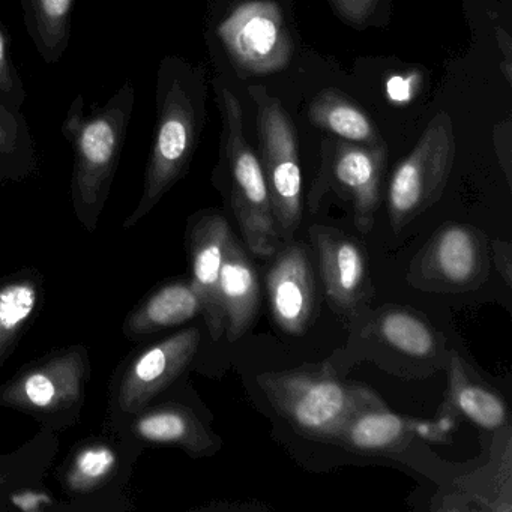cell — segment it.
I'll list each match as a JSON object with an SVG mask.
<instances>
[{
    "instance_id": "6da1fadb",
    "label": "cell",
    "mask_w": 512,
    "mask_h": 512,
    "mask_svg": "<svg viewBox=\"0 0 512 512\" xmlns=\"http://www.w3.org/2000/svg\"><path fill=\"white\" fill-rule=\"evenodd\" d=\"M205 98L202 70L176 56L160 62L155 85L157 121L143 193L125 229L148 215L190 169L205 122Z\"/></svg>"
},
{
    "instance_id": "7a4b0ae2",
    "label": "cell",
    "mask_w": 512,
    "mask_h": 512,
    "mask_svg": "<svg viewBox=\"0 0 512 512\" xmlns=\"http://www.w3.org/2000/svg\"><path fill=\"white\" fill-rule=\"evenodd\" d=\"M134 106L136 88L127 80L104 106L88 109L85 98L79 94L68 107L62 136L70 142L74 152L71 196L74 211L88 230L97 227L109 197Z\"/></svg>"
},
{
    "instance_id": "3957f363",
    "label": "cell",
    "mask_w": 512,
    "mask_h": 512,
    "mask_svg": "<svg viewBox=\"0 0 512 512\" xmlns=\"http://www.w3.org/2000/svg\"><path fill=\"white\" fill-rule=\"evenodd\" d=\"M257 385L299 434L322 442H334L355 413L383 403L367 386L344 382L328 364L266 371Z\"/></svg>"
},
{
    "instance_id": "277c9868",
    "label": "cell",
    "mask_w": 512,
    "mask_h": 512,
    "mask_svg": "<svg viewBox=\"0 0 512 512\" xmlns=\"http://www.w3.org/2000/svg\"><path fill=\"white\" fill-rule=\"evenodd\" d=\"M223 142L230 175V203L248 250L257 257L274 256L280 244L271 196L259 157L245 139L244 116L238 98L221 82H215Z\"/></svg>"
},
{
    "instance_id": "5b68a950",
    "label": "cell",
    "mask_w": 512,
    "mask_h": 512,
    "mask_svg": "<svg viewBox=\"0 0 512 512\" xmlns=\"http://www.w3.org/2000/svg\"><path fill=\"white\" fill-rule=\"evenodd\" d=\"M455 161V133L448 113L431 119L409 155L395 167L388 185V218L400 235L443 196Z\"/></svg>"
},
{
    "instance_id": "8992f818",
    "label": "cell",
    "mask_w": 512,
    "mask_h": 512,
    "mask_svg": "<svg viewBox=\"0 0 512 512\" xmlns=\"http://www.w3.org/2000/svg\"><path fill=\"white\" fill-rule=\"evenodd\" d=\"M257 107L260 164L271 196L280 239L292 241L302 221V172L298 131L277 98L262 86H251Z\"/></svg>"
},
{
    "instance_id": "52a82bcc",
    "label": "cell",
    "mask_w": 512,
    "mask_h": 512,
    "mask_svg": "<svg viewBox=\"0 0 512 512\" xmlns=\"http://www.w3.org/2000/svg\"><path fill=\"white\" fill-rule=\"evenodd\" d=\"M490 262L488 239L481 230L445 223L413 257L406 280L424 292H472L487 280Z\"/></svg>"
},
{
    "instance_id": "ba28073f",
    "label": "cell",
    "mask_w": 512,
    "mask_h": 512,
    "mask_svg": "<svg viewBox=\"0 0 512 512\" xmlns=\"http://www.w3.org/2000/svg\"><path fill=\"white\" fill-rule=\"evenodd\" d=\"M386 157L385 142L359 145L341 139L325 140L319 176L308 196L311 212L317 211L328 191H334L352 205L356 229L368 235L373 230L380 205Z\"/></svg>"
},
{
    "instance_id": "9c48e42d",
    "label": "cell",
    "mask_w": 512,
    "mask_h": 512,
    "mask_svg": "<svg viewBox=\"0 0 512 512\" xmlns=\"http://www.w3.org/2000/svg\"><path fill=\"white\" fill-rule=\"evenodd\" d=\"M226 55L239 73L268 76L289 65L293 41L280 8L269 0L238 5L217 29Z\"/></svg>"
},
{
    "instance_id": "30bf717a",
    "label": "cell",
    "mask_w": 512,
    "mask_h": 512,
    "mask_svg": "<svg viewBox=\"0 0 512 512\" xmlns=\"http://www.w3.org/2000/svg\"><path fill=\"white\" fill-rule=\"evenodd\" d=\"M355 319L362 320L353 331L350 340L368 341L370 353L380 350L386 359V367L391 356H395L392 371L400 374V368L425 370L440 367V359L448 358L442 335L433 328L427 317L410 307L383 305L379 310L367 313L362 311Z\"/></svg>"
},
{
    "instance_id": "8fae6325",
    "label": "cell",
    "mask_w": 512,
    "mask_h": 512,
    "mask_svg": "<svg viewBox=\"0 0 512 512\" xmlns=\"http://www.w3.org/2000/svg\"><path fill=\"white\" fill-rule=\"evenodd\" d=\"M319 259L326 301L341 319L353 320L373 298L367 251L352 236L314 224L308 230Z\"/></svg>"
},
{
    "instance_id": "7c38bea8",
    "label": "cell",
    "mask_w": 512,
    "mask_h": 512,
    "mask_svg": "<svg viewBox=\"0 0 512 512\" xmlns=\"http://www.w3.org/2000/svg\"><path fill=\"white\" fill-rule=\"evenodd\" d=\"M88 358L82 347L55 353L29 365L0 389V403L32 413H56L80 403Z\"/></svg>"
},
{
    "instance_id": "4fadbf2b",
    "label": "cell",
    "mask_w": 512,
    "mask_h": 512,
    "mask_svg": "<svg viewBox=\"0 0 512 512\" xmlns=\"http://www.w3.org/2000/svg\"><path fill=\"white\" fill-rule=\"evenodd\" d=\"M457 419L436 415L434 419H419L391 412L385 403L367 407L355 413L335 437V445L364 455H392L403 451L413 440L451 442Z\"/></svg>"
},
{
    "instance_id": "5bb4252c",
    "label": "cell",
    "mask_w": 512,
    "mask_h": 512,
    "mask_svg": "<svg viewBox=\"0 0 512 512\" xmlns=\"http://www.w3.org/2000/svg\"><path fill=\"white\" fill-rule=\"evenodd\" d=\"M199 328L182 329L160 343L143 350L122 377L116 392V403L127 415L136 416L175 382L190 365L199 350Z\"/></svg>"
},
{
    "instance_id": "9a60e30c",
    "label": "cell",
    "mask_w": 512,
    "mask_h": 512,
    "mask_svg": "<svg viewBox=\"0 0 512 512\" xmlns=\"http://www.w3.org/2000/svg\"><path fill=\"white\" fill-rule=\"evenodd\" d=\"M232 235L229 221L218 211H202L188 224L187 248L190 256L191 286L202 304V316L212 340L224 334L220 304V275Z\"/></svg>"
},
{
    "instance_id": "2e32d148",
    "label": "cell",
    "mask_w": 512,
    "mask_h": 512,
    "mask_svg": "<svg viewBox=\"0 0 512 512\" xmlns=\"http://www.w3.org/2000/svg\"><path fill=\"white\" fill-rule=\"evenodd\" d=\"M266 295L275 325L301 337L313 322L316 281L307 248L302 242L286 245L266 274Z\"/></svg>"
},
{
    "instance_id": "e0dca14e",
    "label": "cell",
    "mask_w": 512,
    "mask_h": 512,
    "mask_svg": "<svg viewBox=\"0 0 512 512\" xmlns=\"http://www.w3.org/2000/svg\"><path fill=\"white\" fill-rule=\"evenodd\" d=\"M220 304L224 334L229 343H236L256 322L260 308V280L244 245L233 232L227 241L221 268Z\"/></svg>"
},
{
    "instance_id": "ac0fdd59",
    "label": "cell",
    "mask_w": 512,
    "mask_h": 512,
    "mask_svg": "<svg viewBox=\"0 0 512 512\" xmlns=\"http://www.w3.org/2000/svg\"><path fill=\"white\" fill-rule=\"evenodd\" d=\"M448 388L437 415L469 419L484 430L508 428V406L499 392L473 374L469 365L455 352L446 358Z\"/></svg>"
},
{
    "instance_id": "d6986e66",
    "label": "cell",
    "mask_w": 512,
    "mask_h": 512,
    "mask_svg": "<svg viewBox=\"0 0 512 512\" xmlns=\"http://www.w3.org/2000/svg\"><path fill=\"white\" fill-rule=\"evenodd\" d=\"M133 430L145 442L179 446L193 457L217 454L223 445L221 437L193 410L179 404L143 409L136 415Z\"/></svg>"
},
{
    "instance_id": "ffe728a7",
    "label": "cell",
    "mask_w": 512,
    "mask_h": 512,
    "mask_svg": "<svg viewBox=\"0 0 512 512\" xmlns=\"http://www.w3.org/2000/svg\"><path fill=\"white\" fill-rule=\"evenodd\" d=\"M199 314H202V304L190 281H172L151 293L128 316L125 334L133 338L154 334L190 322Z\"/></svg>"
},
{
    "instance_id": "44dd1931",
    "label": "cell",
    "mask_w": 512,
    "mask_h": 512,
    "mask_svg": "<svg viewBox=\"0 0 512 512\" xmlns=\"http://www.w3.org/2000/svg\"><path fill=\"white\" fill-rule=\"evenodd\" d=\"M26 32L46 64H58L71 40L76 0H19Z\"/></svg>"
},
{
    "instance_id": "7402d4cb",
    "label": "cell",
    "mask_w": 512,
    "mask_h": 512,
    "mask_svg": "<svg viewBox=\"0 0 512 512\" xmlns=\"http://www.w3.org/2000/svg\"><path fill=\"white\" fill-rule=\"evenodd\" d=\"M311 124L338 139L359 145L383 143L370 116L337 89L320 92L308 110Z\"/></svg>"
},
{
    "instance_id": "603a6c76",
    "label": "cell",
    "mask_w": 512,
    "mask_h": 512,
    "mask_svg": "<svg viewBox=\"0 0 512 512\" xmlns=\"http://www.w3.org/2000/svg\"><path fill=\"white\" fill-rule=\"evenodd\" d=\"M37 151L22 110L0 98V179H20L34 172Z\"/></svg>"
},
{
    "instance_id": "cb8c5ba5",
    "label": "cell",
    "mask_w": 512,
    "mask_h": 512,
    "mask_svg": "<svg viewBox=\"0 0 512 512\" xmlns=\"http://www.w3.org/2000/svg\"><path fill=\"white\" fill-rule=\"evenodd\" d=\"M40 284L34 278H13L0 286V364L37 313Z\"/></svg>"
},
{
    "instance_id": "d4e9b609",
    "label": "cell",
    "mask_w": 512,
    "mask_h": 512,
    "mask_svg": "<svg viewBox=\"0 0 512 512\" xmlns=\"http://www.w3.org/2000/svg\"><path fill=\"white\" fill-rule=\"evenodd\" d=\"M116 467V455L103 443H92L77 452L68 467V487L77 493L95 490L112 475Z\"/></svg>"
},
{
    "instance_id": "484cf974",
    "label": "cell",
    "mask_w": 512,
    "mask_h": 512,
    "mask_svg": "<svg viewBox=\"0 0 512 512\" xmlns=\"http://www.w3.org/2000/svg\"><path fill=\"white\" fill-rule=\"evenodd\" d=\"M0 98L19 110L23 109L28 100L25 83L11 59L7 37L2 26H0Z\"/></svg>"
},
{
    "instance_id": "4316f807",
    "label": "cell",
    "mask_w": 512,
    "mask_h": 512,
    "mask_svg": "<svg viewBox=\"0 0 512 512\" xmlns=\"http://www.w3.org/2000/svg\"><path fill=\"white\" fill-rule=\"evenodd\" d=\"M380 0H331L338 16L355 26H365L376 14Z\"/></svg>"
},
{
    "instance_id": "83f0119b",
    "label": "cell",
    "mask_w": 512,
    "mask_h": 512,
    "mask_svg": "<svg viewBox=\"0 0 512 512\" xmlns=\"http://www.w3.org/2000/svg\"><path fill=\"white\" fill-rule=\"evenodd\" d=\"M490 257L496 265L497 271L505 280L506 286L512 283V247L509 242L493 239L490 241Z\"/></svg>"
},
{
    "instance_id": "f1b7e54d",
    "label": "cell",
    "mask_w": 512,
    "mask_h": 512,
    "mask_svg": "<svg viewBox=\"0 0 512 512\" xmlns=\"http://www.w3.org/2000/svg\"><path fill=\"white\" fill-rule=\"evenodd\" d=\"M499 40L502 41L505 46H503V53H505V76L508 79V82H511V38L506 32L499 31Z\"/></svg>"
}]
</instances>
